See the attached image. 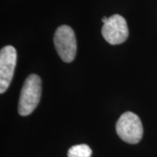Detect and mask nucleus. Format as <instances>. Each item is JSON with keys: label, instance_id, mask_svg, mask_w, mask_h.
<instances>
[{"label": "nucleus", "instance_id": "obj_3", "mask_svg": "<svg viewBox=\"0 0 157 157\" xmlns=\"http://www.w3.org/2000/svg\"><path fill=\"white\" fill-rule=\"evenodd\" d=\"M54 45L62 60L70 63L74 59L77 52V42L73 30L68 25H61L54 34Z\"/></svg>", "mask_w": 157, "mask_h": 157}, {"label": "nucleus", "instance_id": "obj_6", "mask_svg": "<svg viewBox=\"0 0 157 157\" xmlns=\"http://www.w3.org/2000/svg\"><path fill=\"white\" fill-rule=\"evenodd\" d=\"M68 157H91L92 149L86 144L71 147L67 152Z\"/></svg>", "mask_w": 157, "mask_h": 157}, {"label": "nucleus", "instance_id": "obj_4", "mask_svg": "<svg viewBox=\"0 0 157 157\" xmlns=\"http://www.w3.org/2000/svg\"><path fill=\"white\" fill-rule=\"evenodd\" d=\"M103 38L111 45H120L124 43L128 37V27L126 19L122 16L115 14L110 17L101 29Z\"/></svg>", "mask_w": 157, "mask_h": 157}, {"label": "nucleus", "instance_id": "obj_5", "mask_svg": "<svg viewBox=\"0 0 157 157\" xmlns=\"http://www.w3.org/2000/svg\"><path fill=\"white\" fill-rule=\"evenodd\" d=\"M17 64L16 49L7 45L0 52V93L4 94L8 89L13 78Z\"/></svg>", "mask_w": 157, "mask_h": 157}, {"label": "nucleus", "instance_id": "obj_7", "mask_svg": "<svg viewBox=\"0 0 157 157\" xmlns=\"http://www.w3.org/2000/svg\"><path fill=\"white\" fill-rule=\"evenodd\" d=\"M107 20H108V17H103V18H102V22H103V24H105Z\"/></svg>", "mask_w": 157, "mask_h": 157}, {"label": "nucleus", "instance_id": "obj_2", "mask_svg": "<svg viewBox=\"0 0 157 157\" xmlns=\"http://www.w3.org/2000/svg\"><path fill=\"white\" fill-rule=\"evenodd\" d=\"M116 132L119 137L130 144L138 143L143 135V127L138 115L132 112H126L116 123Z\"/></svg>", "mask_w": 157, "mask_h": 157}, {"label": "nucleus", "instance_id": "obj_1", "mask_svg": "<svg viewBox=\"0 0 157 157\" xmlns=\"http://www.w3.org/2000/svg\"><path fill=\"white\" fill-rule=\"evenodd\" d=\"M42 91L41 79L37 74H31L23 85L18 101V113L26 116L33 112L39 105Z\"/></svg>", "mask_w": 157, "mask_h": 157}]
</instances>
